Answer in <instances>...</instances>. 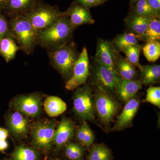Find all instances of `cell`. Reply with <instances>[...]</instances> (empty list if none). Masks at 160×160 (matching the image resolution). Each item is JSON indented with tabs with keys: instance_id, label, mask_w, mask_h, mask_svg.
Instances as JSON below:
<instances>
[{
	"instance_id": "obj_1",
	"label": "cell",
	"mask_w": 160,
	"mask_h": 160,
	"mask_svg": "<svg viewBox=\"0 0 160 160\" xmlns=\"http://www.w3.org/2000/svg\"><path fill=\"white\" fill-rule=\"evenodd\" d=\"M73 29L69 18L63 12L55 23L38 32L37 42L51 50L56 49L68 42Z\"/></svg>"
},
{
	"instance_id": "obj_2",
	"label": "cell",
	"mask_w": 160,
	"mask_h": 160,
	"mask_svg": "<svg viewBox=\"0 0 160 160\" xmlns=\"http://www.w3.org/2000/svg\"><path fill=\"white\" fill-rule=\"evenodd\" d=\"M63 14L57 7L38 1L23 15L28 19L38 33L55 23Z\"/></svg>"
},
{
	"instance_id": "obj_3",
	"label": "cell",
	"mask_w": 160,
	"mask_h": 160,
	"mask_svg": "<svg viewBox=\"0 0 160 160\" xmlns=\"http://www.w3.org/2000/svg\"><path fill=\"white\" fill-rule=\"evenodd\" d=\"M78 56L74 45L67 43L56 49H51L49 58L53 66L60 73L70 78L75 63Z\"/></svg>"
},
{
	"instance_id": "obj_4",
	"label": "cell",
	"mask_w": 160,
	"mask_h": 160,
	"mask_svg": "<svg viewBox=\"0 0 160 160\" xmlns=\"http://www.w3.org/2000/svg\"><path fill=\"white\" fill-rule=\"evenodd\" d=\"M10 26L20 47L23 51L29 53L37 43V32L29 20L23 15L13 17Z\"/></svg>"
},
{
	"instance_id": "obj_5",
	"label": "cell",
	"mask_w": 160,
	"mask_h": 160,
	"mask_svg": "<svg viewBox=\"0 0 160 160\" xmlns=\"http://www.w3.org/2000/svg\"><path fill=\"white\" fill-rule=\"evenodd\" d=\"M77 89L73 95V111L83 121L93 122L95 110L91 89L87 85Z\"/></svg>"
},
{
	"instance_id": "obj_6",
	"label": "cell",
	"mask_w": 160,
	"mask_h": 160,
	"mask_svg": "<svg viewBox=\"0 0 160 160\" xmlns=\"http://www.w3.org/2000/svg\"><path fill=\"white\" fill-rule=\"evenodd\" d=\"M56 124L52 121L36 123L32 130V145L38 151L49 152L53 145Z\"/></svg>"
},
{
	"instance_id": "obj_7",
	"label": "cell",
	"mask_w": 160,
	"mask_h": 160,
	"mask_svg": "<svg viewBox=\"0 0 160 160\" xmlns=\"http://www.w3.org/2000/svg\"><path fill=\"white\" fill-rule=\"evenodd\" d=\"M121 78L114 70L94 61L92 81L98 90L111 95L115 93Z\"/></svg>"
},
{
	"instance_id": "obj_8",
	"label": "cell",
	"mask_w": 160,
	"mask_h": 160,
	"mask_svg": "<svg viewBox=\"0 0 160 160\" xmlns=\"http://www.w3.org/2000/svg\"><path fill=\"white\" fill-rule=\"evenodd\" d=\"M94 99L95 110L100 121L104 125H109L118 111V104L111 95L98 89Z\"/></svg>"
},
{
	"instance_id": "obj_9",
	"label": "cell",
	"mask_w": 160,
	"mask_h": 160,
	"mask_svg": "<svg viewBox=\"0 0 160 160\" xmlns=\"http://www.w3.org/2000/svg\"><path fill=\"white\" fill-rule=\"evenodd\" d=\"M89 72V57L87 49L84 47L75 63L71 77L66 82V89L73 90L85 84Z\"/></svg>"
},
{
	"instance_id": "obj_10",
	"label": "cell",
	"mask_w": 160,
	"mask_h": 160,
	"mask_svg": "<svg viewBox=\"0 0 160 160\" xmlns=\"http://www.w3.org/2000/svg\"><path fill=\"white\" fill-rule=\"evenodd\" d=\"M12 105L16 110L24 115L37 117L42 111V96L38 94L20 96L13 100Z\"/></svg>"
},
{
	"instance_id": "obj_11",
	"label": "cell",
	"mask_w": 160,
	"mask_h": 160,
	"mask_svg": "<svg viewBox=\"0 0 160 160\" xmlns=\"http://www.w3.org/2000/svg\"><path fill=\"white\" fill-rule=\"evenodd\" d=\"M119 55L112 42L102 39L98 40L94 61L115 71Z\"/></svg>"
},
{
	"instance_id": "obj_12",
	"label": "cell",
	"mask_w": 160,
	"mask_h": 160,
	"mask_svg": "<svg viewBox=\"0 0 160 160\" xmlns=\"http://www.w3.org/2000/svg\"><path fill=\"white\" fill-rule=\"evenodd\" d=\"M140 105V100L136 97L128 101L123 111L118 116L117 121L112 128L111 131H120L130 127L138 110Z\"/></svg>"
},
{
	"instance_id": "obj_13",
	"label": "cell",
	"mask_w": 160,
	"mask_h": 160,
	"mask_svg": "<svg viewBox=\"0 0 160 160\" xmlns=\"http://www.w3.org/2000/svg\"><path fill=\"white\" fill-rule=\"evenodd\" d=\"M74 134V123L68 118L63 117L55 131L53 145L56 150L59 151L73 137Z\"/></svg>"
},
{
	"instance_id": "obj_14",
	"label": "cell",
	"mask_w": 160,
	"mask_h": 160,
	"mask_svg": "<svg viewBox=\"0 0 160 160\" xmlns=\"http://www.w3.org/2000/svg\"><path fill=\"white\" fill-rule=\"evenodd\" d=\"M65 13L74 29L81 25H90L95 22L89 9L76 2L72 3Z\"/></svg>"
},
{
	"instance_id": "obj_15",
	"label": "cell",
	"mask_w": 160,
	"mask_h": 160,
	"mask_svg": "<svg viewBox=\"0 0 160 160\" xmlns=\"http://www.w3.org/2000/svg\"><path fill=\"white\" fill-rule=\"evenodd\" d=\"M7 124L9 131L16 138L26 137L29 132V121L19 112H15L8 116Z\"/></svg>"
},
{
	"instance_id": "obj_16",
	"label": "cell",
	"mask_w": 160,
	"mask_h": 160,
	"mask_svg": "<svg viewBox=\"0 0 160 160\" xmlns=\"http://www.w3.org/2000/svg\"><path fill=\"white\" fill-rule=\"evenodd\" d=\"M140 80H128L121 78L117 87L116 94L121 101L126 103L136 97L138 92L142 89Z\"/></svg>"
},
{
	"instance_id": "obj_17",
	"label": "cell",
	"mask_w": 160,
	"mask_h": 160,
	"mask_svg": "<svg viewBox=\"0 0 160 160\" xmlns=\"http://www.w3.org/2000/svg\"><path fill=\"white\" fill-rule=\"evenodd\" d=\"M151 18L130 12L125 20V24L130 32L136 35L140 40H142Z\"/></svg>"
},
{
	"instance_id": "obj_18",
	"label": "cell",
	"mask_w": 160,
	"mask_h": 160,
	"mask_svg": "<svg viewBox=\"0 0 160 160\" xmlns=\"http://www.w3.org/2000/svg\"><path fill=\"white\" fill-rule=\"evenodd\" d=\"M38 0H7L5 7L13 17L25 14L38 2Z\"/></svg>"
},
{
	"instance_id": "obj_19",
	"label": "cell",
	"mask_w": 160,
	"mask_h": 160,
	"mask_svg": "<svg viewBox=\"0 0 160 160\" xmlns=\"http://www.w3.org/2000/svg\"><path fill=\"white\" fill-rule=\"evenodd\" d=\"M44 109L51 117H56L63 113L67 109L66 103L59 98L49 96L44 102Z\"/></svg>"
},
{
	"instance_id": "obj_20",
	"label": "cell",
	"mask_w": 160,
	"mask_h": 160,
	"mask_svg": "<svg viewBox=\"0 0 160 160\" xmlns=\"http://www.w3.org/2000/svg\"><path fill=\"white\" fill-rule=\"evenodd\" d=\"M140 81L142 85H152L158 82L160 78V66L142 65Z\"/></svg>"
},
{
	"instance_id": "obj_21",
	"label": "cell",
	"mask_w": 160,
	"mask_h": 160,
	"mask_svg": "<svg viewBox=\"0 0 160 160\" xmlns=\"http://www.w3.org/2000/svg\"><path fill=\"white\" fill-rule=\"evenodd\" d=\"M139 40L138 37L134 33L125 32L118 35L112 42L118 51L124 52L129 46H139Z\"/></svg>"
},
{
	"instance_id": "obj_22",
	"label": "cell",
	"mask_w": 160,
	"mask_h": 160,
	"mask_svg": "<svg viewBox=\"0 0 160 160\" xmlns=\"http://www.w3.org/2000/svg\"><path fill=\"white\" fill-rule=\"evenodd\" d=\"M115 71L121 78L124 79L136 80L137 75L134 66L120 55L116 65Z\"/></svg>"
},
{
	"instance_id": "obj_23",
	"label": "cell",
	"mask_w": 160,
	"mask_h": 160,
	"mask_svg": "<svg viewBox=\"0 0 160 160\" xmlns=\"http://www.w3.org/2000/svg\"><path fill=\"white\" fill-rule=\"evenodd\" d=\"M40 152L32 147L24 145L15 147L11 154L12 160H39Z\"/></svg>"
},
{
	"instance_id": "obj_24",
	"label": "cell",
	"mask_w": 160,
	"mask_h": 160,
	"mask_svg": "<svg viewBox=\"0 0 160 160\" xmlns=\"http://www.w3.org/2000/svg\"><path fill=\"white\" fill-rule=\"evenodd\" d=\"M19 49V47L10 38H2L0 40V53L7 62L14 58Z\"/></svg>"
},
{
	"instance_id": "obj_25",
	"label": "cell",
	"mask_w": 160,
	"mask_h": 160,
	"mask_svg": "<svg viewBox=\"0 0 160 160\" xmlns=\"http://www.w3.org/2000/svg\"><path fill=\"white\" fill-rule=\"evenodd\" d=\"M77 139L83 146L89 148L94 142L95 136L90 126L85 121L77 132Z\"/></svg>"
},
{
	"instance_id": "obj_26",
	"label": "cell",
	"mask_w": 160,
	"mask_h": 160,
	"mask_svg": "<svg viewBox=\"0 0 160 160\" xmlns=\"http://www.w3.org/2000/svg\"><path fill=\"white\" fill-rule=\"evenodd\" d=\"M142 40L146 42L151 41L160 40V18H152L146 32L143 35Z\"/></svg>"
},
{
	"instance_id": "obj_27",
	"label": "cell",
	"mask_w": 160,
	"mask_h": 160,
	"mask_svg": "<svg viewBox=\"0 0 160 160\" xmlns=\"http://www.w3.org/2000/svg\"><path fill=\"white\" fill-rule=\"evenodd\" d=\"M110 150L103 144H96L92 147L87 160H111Z\"/></svg>"
},
{
	"instance_id": "obj_28",
	"label": "cell",
	"mask_w": 160,
	"mask_h": 160,
	"mask_svg": "<svg viewBox=\"0 0 160 160\" xmlns=\"http://www.w3.org/2000/svg\"><path fill=\"white\" fill-rule=\"evenodd\" d=\"M131 12L147 18H160V14L150 7L146 0H139L131 7Z\"/></svg>"
},
{
	"instance_id": "obj_29",
	"label": "cell",
	"mask_w": 160,
	"mask_h": 160,
	"mask_svg": "<svg viewBox=\"0 0 160 160\" xmlns=\"http://www.w3.org/2000/svg\"><path fill=\"white\" fill-rule=\"evenodd\" d=\"M65 154L69 160H82L84 155V146L79 143L69 142L65 145Z\"/></svg>"
},
{
	"instance_id": "obj_30",
	"label": "cell",
	"mask_w": 160,
	"mask_h": 160,
	"mask_svg": "<svg viewBox=\"0 0 160 160\" xmlns=\"http://www.w3.org/2000/svg\"><path fill=\"white\" fill-rule=\"evenodd\" d=\"M143 53L149 62H153L157 61L160 57V43L158 41L147 42L142 47Z\"/></svg>"
},
{
	"instance_id": "obj_31",
	"label": "cell",
	"mask_w": 160,
	"mask_h": 160,
	"mask_svg": "<svg viewBox=\"0 0 160 160\" xmlns=\"http://www.w3.org/2000/svg\"><path fill=\"white\" fill-rule=\"evenodd\" d=\"M142 48V47L141 45L131 46L128 47L124 51L126 55V60L132 66L138 67L140 69L142 67V65L139 62V57Z\"/></svg>"
},
{
	"instance_id": "obj_32",
	"label": "cell",
	"mask_w": 160,
	"mask_h": 160,
	"mask_svg": "<svg viewBox=\"0 0 160 160\" xmlns=\"http://www.w3.org/2000/svg\"><path fill=\"white\" fill-rule=\"evenodd\" d=\"M145 102L160 107V87L150 86L147 90Z\"/></svg>"
},
{
	"instance_id": "obj_33",
	"label": "cell",
	"mask_w": 160,
	"mask_h": 160,
	"mask_svg": "<svg viewBox=\"0 0 160 160\" xmlns=\"http://www.w3.org/2000/svg\"><path fill=\"white\" fill-rule=\"evenodd\" d=\"M75 2L89 9L102 4L100 0H75Z\"/></svg>"
},
{
	"instance_id": "obj_34",
	"label": "cell",
	"mask_w": 160,
	"mask_h": 160,
	"mask_svg": "<svg viewBox=\"0 0 160 160\" xmlns=\"http://www.w3.org/2000/svg\"><path fill=\"white\" fill-rule=\"evenodd\" d=\"M9 32V26L5 19L0 16V38H2Z\"/></svg>"
},
{
	"instance_id": "obj_35",
	"label": "cell",
	"mask_w": 160,
	"mask_h": 160,
	"mask_svg": "<svg viewBox=\"0 0 160 160\" xmlns=\"http://www.w3.org/2000/svg\"><path fill=\"white\" fill-rule=\"evenodd\" d=\"M150 7L158 14H160V0H146Z\"/></svg>"
},
{
	"instance_id": "obj_36",
	"label": "cell",
	"mask_w": 160,
	"mask_h": 160,
	"mask_svg": "<svg viewBox=\"0 0 160 160\" xmlns=\"http://www.w3.org/2000/svg\"><path fill=\"white\" fill-rule=\"evenodd\" d=\"M9 135V131L6 129L0 128V140H6Z\"/></svg>"
},
{
	"instance_id": "obj_37",
	"label": "cell",
	"mask_w": 160,
	"mask_h": 160,
	"mask_svg": "<svg viewBox=\"0 0 160 160\" xmlns=\"http://www.w3.org/2000/svg\"><path fill=\"white\" fill-rule=\"evenodd\" d=\"M8 143L5 140H0V151H5L8 148Z\"/></svg>"
},
{
	"instance_id": "obj_38",
	"label": "cell",
	"mask_w": 160,
	"mask_h": 160,
	"mask_svg": "<svg viewBox=\"0 0 160 160\" xmlns=\"http://www.w3.org/2000/svg\"><path fill=\"white\" fill-rule=\"evenodd\" d=\"M7 0H0V11L5 8Z\"/></svg>"
},
{
	"instance_id": "obj_39",
	"label": "cell",
	"mask_w": 160,
	"mask_h": 160,
	"mask_svg": "<svg viewBox=\"0 0 160 160\" xmlns=\"http://www.w3.org/2000/svg\"><path fill=\"white\" fill-rule=\"evenodd\" d=\"M139 0H129V5H130V7L134 5Z\"/></svg>"
},
{
	"instance_id": "obj_40",
	"label": "cell",
	"mask_w": 160,
	"mask_h": 160,
	"mask_svg": "<svg viewBox=\"0 0 160 160\" xmlns=\"http://www.w3.org/2000/svg\"><path fill=\"white\" fill-rule=\"evenodd\" d=\"M100 2H101V3H103L105 2L106 1V0H100Z\"/></svg>"
},
{
	"instance_id": "obj_41",
	"label": "cell",
	"mask_w": 160,
	"mask_h": 160,
	"mask_svg": "<svg viewBox=\"0 0 160 160\" xmlns=\"http://www.w3.org/2000/svg\"><path fill=\"white\" fill-rule=\"evenodd\" d=\"M2 160H12L11 159H8V158H5L3 159Z\"/></svg>"
},
{
	"instance_id": "obj_42",
	"label": "cell",
	"mask_w": 160,
	"mask_h": 160,
	"mask_svg": "<svg viewBox=\"0 0 160 160\" xmlns=\"http://www.w3.org/2000/svg\"></svg>"
},
{
	"instance_id": "obj_43",
	"label": "cell",
	"mask_w": 160,
	"mask_h": 160,
	"mask_svg": "<svg viewBox=\"0 0 160 160\" xmlns=\"http://www.w3.org/2000/svg\"><path fill=\"white\" fill-rule=\"evenodd\" d=\"M1 38H0V40H1Z\"/></svg>"
}]
</instances>
